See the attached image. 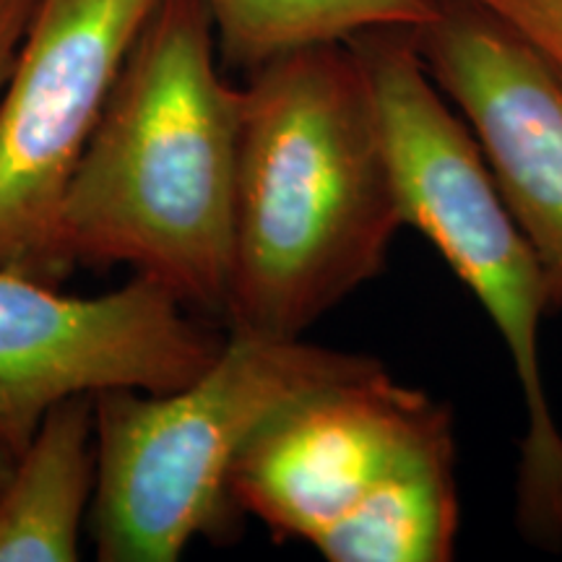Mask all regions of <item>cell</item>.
<instances>
[{
    "label": "cell",
    "mask_w": 562,
    "mask_h": 562,
    "mask_svg": "<svg viewBox=\"0 0 562 562\" xmlns=\"http://www.w3.org/2000/svg\"><path fill=\"white\" fill-rule=\"evenodd\" d=\"M448 430H456L451 406L393 381L381 362L273 414L237 456L229 495L277 539L313 547L398 463Z\"/></svg>",
    "instance_id": "52a82bcc"
},
{
    "label": "cell",
    "mask_w": 562,
    "mask_h": 562,
    "mask_svg": "<svg viewBox=\"0 0 562 562\" xmlns=\"http://www.w3.org/2000/svg\"><path fill=\"white\" fill-rule=\"evenodd\" d=\"M560 510H562V503H560Z\"/></svg>",
    "instance_id": "2e32d148"
},
{
    "label": "cell",
    "mask_w": 562,
    "mask_h": 562,
    "mask_svg": "<svg viewBox=\"0 0 562 562\" xmlns=\"http://www.w3.org/2000/svg\"><path fill=\"white\" fill-rule=\"evenodd\" d=\"M480 9L524 42L562 83V0H459Z\"/></svg>",
    "instance_id": "7c38bea8"
},
{
    "label": "cell",
    "mask_w": 562,
    "mask_h": 562,
    "mask_svg": "<svg viewBox=\"0 0 562 562\" xmlns=\"http://www.w3.org/2000/svg\"><path fill=\"white\" fill-rule=\"evenodd\" d=\"M37 3L40 0H0V91L9 81Z\"/></svg>",
    "instance_id": "4fadbf2b"
},
{
    "label": "cell",
    "mask_w": 562,
    "mask_h": 562,
    "mask_svg": "<svg viewBox=\"0 0 562 562\" xmlns=\"http://www.w3.org/2000/svg\"><path fill=\"white\" fill-rule=\"evenodd\" d=\"M459 446L448 430L398 463L315 542L328 562H448L461 531Z\"/></svg>",
    "instance_id": "30bf717a"
},
{
    "label": "cell",
    "mask_w": 562,
    "mask_h": 562,
    "mask_svg": "<svg viewBox=\"0 0 562 562\" xmlns=\"http://www.w3.org/2000/svg\"><path fill=\"white\" fill-rule=\"evenodd\" d=\"M360 58L402 193L406 227L440 252L487 313L508 351L526 412L516 521L531 544L562 547V432L542 368L544 315L554 292L537 250L513 220L480 146L414 45L412 30L349 40Z\"/></svg>",
    "instance_id": "3957f363"
},
{
    "label": "cell",
    "mask_w": 562,
    "mask_h": 562,
    "mask_svg": "<svg viewBox=\"0 0 562 562\" xmlns=\"http://www.w3.org/2000/svg\"><path fill=\"white\" fill-rule=\"evenodd\" d=\"M404 227L396 175L349 42L302 47L250 70L227 334L302 339L381 277Z\"/></svg>",
    "instance_id": "6da1fadb"
},
{
    "label": "cell",
    "mask_w": 562,
    "mask_h": 562,
    "mask_svg": "<svg viewBox=\"0 0 562 562\" xmlns=\"http://www.w3.org/2000/svg\"><path fill=\"white\" fill-rule=\"evenodd\" d=\"M224 58L245 70L375 30H419L438 0H206Z\"/></svg>",
    "instance_id": "8fae6325"
},
{
    "label": "cell",
    "mask_w": 562,
    "mask_h": 562,
    "mask_svg": "<svg viewBox=\"0 0 562 562\" xmlns=\"http://www.w3.org/2000/svg\"><path fill=\"white\" fill-rule=\"evenodd\" d=\"M414 45L469 125L505 206L562 294V83L487 13L438 0Z\"/></svg>",
    "instance_id": "ba28073f"
},
{
    "label": "cell",
    "mask_w": 562,
    "mask_h": 562,
    "mask_svg": "<svg viewBox=\"0 0 562 562\" xmlns=\"http://www.w3.org/2000/svg\"><path fill=\"white\" fill-rule=\"evenodd\" d=\"M159 0H40L0 91V266L58 284L63 195Z\"/></svg>",
    "instance_id": "5b68a950"
},
{
    "label": "cell",
    "mask_w": 562,
    "mask_h": 562,
    "mask_svg": "<svg viewBox=\"0 0 562 562\" xmlns=\"http://www.w3.org/2000/svg\"><path fill=\"white\" fill-rule=\"evenodd\" d=\"M381 360L302 339L227 334L216 362L167 393L94 396L91 542L102 562H175L229 529V472L279 409Z\"/></svg>",
    "instance_id": "277c9868"
},
{
    "label": "cell",
    "mask_w": 562,
    "mask_h": 562,
    "mask_svg": "<svg viewBox=\"0 0 562 562\" xmlns=\"http://www.w3.org/2000/svg\"><path fill=\"white\" fill-rule=\"evenodd\" d=\"M206 0H159L133 42L58 214V248L123 263L224 318L243 89L224 81Z\"/></svg>",
    "instance_id": "7a4b0ae2"
},
{
    "label": "cell",
    "mask_w": 562,
    "mask_h": 562,
    "mask_svg": "<svg viewBox=\"0 0 562 562\" xmlns=\"http://www.w3.org/2000/svg\"><path fill=\"white\" fill-rule=\"evenodd\" d=\"M97 487L94 396L42 419L0 492V562H74Z\"/></svg>",
    "instance_id": "9c48e42d"
},
{
    "label": "cell",
    "mask_w": 562,
    "mask_h": 562,
    "mask_svg": "<svg viewBox=\"0 0 562 562\" xmlns=\"http://www.w3.org/2000/svg\"><path fill=\"white\" fill-rule=\"evenodd\" d=\"M188 311L138 273L121 290L74 297L0 266V440L19 456L66 398L193 383L222 355L227 334Z\"/></svg>",
    "instance_id": "8992f818"
},
{
    "label": "cell",
    "mask_w": 562,
    "mask_h": 562,
    "mask_svg": "<svg viewBox=\"0 0 562 562\" xmlns=\"http://www.w3.org/2000/svg\"><path fill=\"white\" fill-rule=\"evenodd\" d=\"M16 459H19V456L13 453L3 440H0V492H3L5 484H9L13 467H16Z\"/></svg>",
    "instance_id": "5bb4252c"
},
{
    "label": "cell",
    "mask_w": 562,
    "mask_h": 562,
    "mask_svg": "<svg viewBox=\"0 0 562 562\" xmlns=\"http://www.w3.org/2000/svg\"><path fill=\"white\" fill-rule=\"evenodd\" d=\"M554 311H562V294L558 297V305H554Z\"/></svg>",
    "instance_id": "9a60e30c"
}]
</instances>
